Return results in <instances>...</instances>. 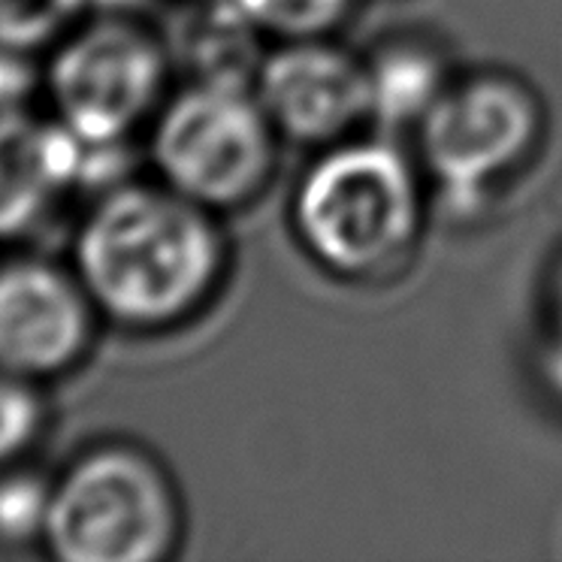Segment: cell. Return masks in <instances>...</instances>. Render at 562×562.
Listing matches in <instances>:
<instances>
[{"mask_svg":"<svg viewBox=\"0 0 562 562\" xmlns=\"http://www.w3.org/2000/svg\"><path fill=\"white\" fill-rule=\"evenodd\" d=\"M52 481L25 465L0 469V548H27L46 536Z\"/></svg>","mask_w":562,"mask_h":562,"instance_id":"7c38bea8","label":"cell"},{"mask_svg":"<svg viewBox=\"0 0 562 562\" xmlns=\"http://www.w3.org/2000/svg\"><path fill=\"white\" fill-rule=\"evenodd\" d=\"M170 55L134 19H86L49 52L43 88L52 115L86 146L115 148L167 100Z\"/></svg>","mask_w":562,"mask_h":562,"instance_id":"5b68a950","label":"cell"},{"mask_svg":"<svg viewBox=\"0 0 562 562\" xmlns=\"http://www.w3.org/2000/svg\"><path fill=\"white\" fill-rule=\"evenodd\" d=\"M46 427V400L37 381L0 369V469L25 460Z\"/></svg>","mask_w":562,"mask_h":562,"instance_id":"4fadbf2b","label":"cell"},{"mask_svg":"<svg viewBox=\"0 0 562 562\" xmlns=\"http://www.w3.org/2000/svg\"><path fill=\"white\" fill-rule=\"evenodd\" d=\"M260 27H276L288 37H321L324 27L348 7V0H239L236 3Z\"/></svg>","mask_w":562,"mask_h":562,"instance_id":"5bb4252c","label":"cell"},{"mask_svg":"<svg viewBox=\"0 0 562 562\" xmlns=\"http://www.w3.org/2000/svg\"><path fill=\"white\" fill-rule=\"evenodd\" d=\"M291 221L306 255L336 279L396 276L427 224L420 167L384 139L321 148L296 184Z\"/></svg>","mask_w":562,"mask_h":562,"instance_id":"7a4b0ae2","label":"cell"},{"mask_svg":"<svg viewBox=\"0 0 562 562\" xmlns=\"http://www.w3.org/2000/svg\"><path fill=\"white\" fill-rule=\"evenodd\" d=\"M31 61H34V55L0 49V110H22L25 106L31 88L37 86Z\"/></svg>","mask_w":562,"mask_h":562,"instance_id":"2e32d148","label":"cell"},{"mask_svg":"<svg viewBox=\"0 0 562 562\" xmlns=\"http://www.w3.org/2000/svg\"><path fill=\"white\" fill-rule=\"evenodd\" d=\"M369 76L375 98L372 122H384L387 127H400V124L417 127L448 86L439 58L417 46H396L384 55L379 52V58L369 61Z\"/></svg>","mask_w":562,"mask_h":562,"instance_id":"30bf717a","label":"cell"},{"mask_svg":"<svg viewBox=\"0 0 562 562\" xmlns=\"http://www.w3.org/2000/svg\"><path fill=\"white\" fill-rule=\"evenodd\" d=\"M74 272L100 318L134 333L196 318L227 272L218 215L160 182H119L88 206Z\"/></svg>","mask_w":562,"mask_h":562,"instance_id":"6da1fadb","label":"cell"},{"mask_svg":"<svg viewBox=\"0 0 562 562\" xmlns=\"http://www.w3.org/2000/svg\"><path fill=\"white\" fill-rule=\"evenodd\" d=\"M415 131L432 184L453 209L475 212L536 151L544 110L517 76L475 74L448 82Z\"/></svg>","mask_w":562,"mask_h":562,"instance_id":"8992f818","label":"cell"},{"mask_svg":"<svg viewBox=\"0 0 562 562\" xmlns=\"http://www.w3.org/2000/svg\"><path fill=\"white\" fill-rule=\"evenodd\" d=\"M255 94L284 143L318 151L375 115L369 61L324 37H294L263 55Z\"/></svg>","mask_w":562,"mask_h":562,"instance_id":"52a82bcc","label":"cell"},{"mask_svg":"<svg viewBox=\"0 0 562 562\" xmlns=\"http://www.w3.org/2000/svg\"><path fill=\"white\" fill-rule=\"evenodd\" d=\"M170 472L143 448L106 441L52 481L43 544L61 562H160L182 541Z\"/></svg>","mask_w":562,"mask_h":562,"instance_id":"3957f363","label":"cell"},{"mask_svg":"<svg viewBox=\"0 0 562 562\" xmlns=\"http://www.w3.org/2000/svg\"><path fill=\"white\" fill-rule=\"evenodd\" d=\"M148 127L160 182L215 215L255 203L276 176L281 136L255 88L188 82Z\"/></svg>","mask_w":562,"mask_h":562,"instance_id":"277c9868","label":"cell"},{"mask_svg":"<svg viewBox=\"0 0 562 562\" xmlns=\"http://www.w3.org/2000/svg\"><path fill=\"white\" fill-rule=\"evenodd\" d=\"M94 0H0V49L43 55L86 22Z\"/></svg>","mask_w":562,"mask_h":562,"instance_id":"8fae6325","label":"cell"},{"mask_svg":"<svg viewBox=\"0 0 562 562\" xmlns=\"http://www.w3.org/2000/svg\"><path fill=\"white\" fill-rule=\"evenodd\" d=\"M88 146L58 119L0 110V243L34 233L74 184L86 182Z\"/></svg>","mask_w":562,"mask_h":562,"instance_id":"9c48e42d","label":"cell"},{"mask_svg":"<svg viewBox=\"0 0 562 562\" xmlns=\"http://www.w3.org/2000/svg\"><path fill=\"white\" fill-rule=\"evenodd\" d=\"M544 342H541V367L550 387L562 396V260L550 276V294L544 300Z\"/></svg>","mask_w":562,"mask_h":562,"instance_id":"9a60e30c","label":"cell"},{"mask_svg":"<svg viewBox=\"0 0 562 562\" xmlns=\"http://www.w3.org/2000/svg\"><path fill=\"white\" fill-rule=\"evenodd\" d=\"M98 308L74 267L43 257L0 263V369L49 381L82 363L94 342Z\"/></svg>","mask_w":562,"mask_h":562,"instance_id":"ba28073f","label":"cell"}]
</instances>
